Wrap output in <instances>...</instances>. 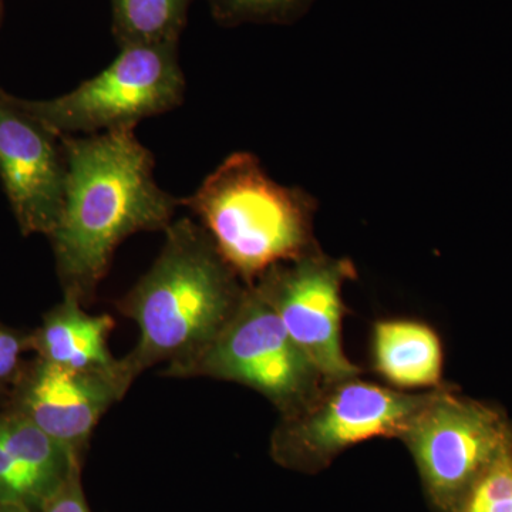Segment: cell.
I'll list each match as a JSON object with an SVG mask.
<instances>
[{
  "label": "cell",
  "instance_id": "6",
  "mask_svg": "<svg viewBox=\"0 0 512 512\" xmlns=\"http://www.w3.org/2000/svg\"><path fill=\"white\" fill-rule=\"evenodd\" d=\"M161 375L244 384L266 397L282 416L298 412L326 384L254 286H248L238 311L200 355Z\"/></svg>",
  "mask_w": 512,
  "mask_h": 512
},
{
  "label": "cell",
  "instance_id": "13",
  "mask_svg": "<svg viewBox=\"0 0 512 512\" xmlns=\"http://www.w3.org/2000/svg\"><path fill=\"white\" fill-rule=\"evenodd\" d=\"M376 372L397 389H437L443 375V346L430 326L417 320H379L373 326Z\"/></svg>",
  "mask_w": 512,
  "mask_h": 512
},
{
  "label": "cell",
  "instance_id": "1",
  "mask_svg": "<svg viewBox=\"0 0 512 512\" xmlns=\"http://www.w3.org/2000/svg\"><path fill=\"white\" fill-rule=\"evenodd\" d=\"M62 138L66 188L50 235L64 295L96 298L117 248L138 232L165 231L180 200L154 180V156L136 128Z\"/></svg>",
  "mask_w": 512,
  "mask_h": 512
},
{
  "label": "cell",
  "instance_id": "20",
  "mask_svg": "<svg viewBox=\"0 0 512 512\" xmlns=\"http://www.w3.org/2000/svg\"><path fill=\"white\" fill-rule=\"evenodd\" d=\"M0 13H2V0H0Z\"/></svg>",
  "mask_w": 512,
  "mask_h": 512
},
{
  "label": "cell",
  "instance_id": "16",
  "mask_svg": "<svg viewBox=\"0 0 512 512\" xmlns=\"http://www.w3.org/2000/svg\"><path fill=\"white\" fill-rule=\"evenodd\" d=\"M454 512H512V443L471 485Z\"/></svg>",
  "mask_w": 512,
  "mask_h": 512
},
{
  "label": "cell",
  "instance_id": "9",
  "mask_svg": "<svg viewBox=\"0 0 512 512\" xmlns=\"http://www.w3.org/2000/svg\"><path fill=\"white\" fill-rule=\"evenodd\" d=\"M66 175L62 138L0 89V178L23 235L55 231Z\"/></svg>",
  "mask_w": 512,
  "mask_h": 512
},
{
  "label": "cell",
  "instance_id": "15",
  "mask_svg": "<svg viewBox=\"0 0 512 512\" xmlns=\"http://www.w3.org/2000/svg\"><path fill=\"white\" fill-rule=\"evenodd\" d=\"M214 19L225 28L242 23L289 25L302 18L315 0H205Z\"/></svg>",
  "mask_w": 512,
  "mask_h": 512
},
{
  "label": "cell",
  "instance_id": "10",
  "mask_svg": "<svg viewBox=\"0 0 512 512\" xmlns=\"http://www.w3.org/2000/svg\"><path fill=\"white\" fill-rule=\"evenodd\" d=\"M130 387L121 376L73 372L35 357L23 366L5 404L83 463L101 417Z\"/></svg>",
  "mask_w": 512,
  "mask_h": 512
},
{
  "label": "cell",
  "instance_id": "7",
  "mask_svg": "<svg viewBox=\"0 0 512 512\" xmlns=\"http://www.w3.org/2000/svg\"><path fill=\"white\" fill-rule=\"evenodd\" d=\"M433 512H454L478 477L512 443L504 414L450 387L431 390L400 437Z\"/></svg>",
  "mask_w": 512,
  "mask_h": 512
},
{
  "label": "cell",
  "instance_id": "17",
  "mask_svg": "<svg viewBox=\"0 0 512 512\" xmlns=\"http://www.w3.org/2000/svg\"><path fill=\"white\" fill-rule=\"evenodd\" d=\"M26 352H32V333L0 323V393L8 392L18 379Z\"/></svg>",
  "mask_w": 512,
  "mask_h": 512
},
{
  "label": "cell",
  "instance_id": "19",
  "mask_svg": "<svg viewBox=\"0 0 512 512\" xmlns=\"http://www.w3.org/2000/svg\"><path fill=\"white\" fill-rule=\"evenodd\" d=\"M0 512H33L22 504L0 503Z\"/></svg>",
  "mask_w": 512,
  "mask_h": 512
},
{
  "label": "cell",
  "instance_id": "5",
  "mask_svg": "<svg viewBox=\"0 0 512 512\" xmlns=\"http://www.w3.org/2000/svg\"><path fill=\"white\" fill-rule=\"evenodd\" d=\"M430 394L399 392L359 376L326 383L306 406L282 416L271 437L272 460L286 470L318 474L363 441L400 439Z\"/></svg>",
  "mask_w": 512,
  "mask_h": 512
},
{
  "label": "cell",
  "instance_id": "3",
  "mask_svg": "<svg viewBox=\"0 0 512 512\" xmlns=\"http://www.w3.org/2000/svg\"><path fill=\"white\" fill-rule=\"evenodd\" d=\"M180 205L200 220L247 286L276 265L320 251L313 235L316 201L308 192L276 183L252 153L225 158Z\"/></svg>",
  "mask_w": 512,
  "mask_h": 512
},
{
  "label": "cell",
  "instance_id": "8",
  "mask_svg": "<svg viewBox=\"0 0 512 512\" xmlns=\"http://www.w3.org/2000/svg\"><path fill=\"white\" fill-rule=\"evenodd\" d=\"M355 276L352 261L318 251L274 266L251 285L278 313L288 335L326 383L360 375L342 345V289Z\"/></svg>",
  "mask_w": 512,
  "mask_h": 512
},
{
  "label": "cell",
  "instance_id": "18",
  "mask_svg": "<svg viewBox=\"0 0 512 512\" xmlns=\"http://www.w3.org/2000/svg\"><path fill=\"white\" fill-rule=\"evenodd\" d=\"M40 512H92L82 483V468H77L66 483L43 505Z\"/></svg>",
  "mask_w": 512,
  "mask_h": 512
},
{
  "label": "cell",
  "instance_id": "14",
  "mask_svg": "<svg viewBox=\"0 0 512 512\" xmlns=\"http://www.w3.org/2000/svg\"><path fill=\"white\" fill-rule=\"evenodd\" d=\"M192 0H111V30L120 47L180 43Z\"/></svg>",
  "mask_w": 512,
  "mask_h": 512
},
{
  "label": "cell",
  "instance_id": "11",
  "mask_svg": "<svg viewBox=\"0 0 512 512\" xmlns=\"http://www.w3.org/2000/svg\"><path fill=\"white\" fill-rule=\"evenodd\" d=\"M82 466L26 417L0 404V503L40 512Z\"/></svg>",
  "mask_w": 512,
  "mask_h": 512
},
{
  "label": "cell",
  "instance_id": "4",
  "mask_svg": "<svg viewBox=\"0 0 512 512\" xmlns=\"http://www.w3.org/2000/svg\"><path fill=\"white\" fill-rule=\"evenodd\" d=\"M178 43L120 47L103 72L50 100H22L23 109L59 137L136 128L183 103Z\"/></svg>",
  "mask_w": 512,
  "mask_h": 512
},
{
  "label": "cell",
  "instance_id": "12",
  "mask_svg": "<svg viewBox=\"0 0 512 512\" xmlns=\"http://www.w3.org/2000/svg\"><path fill=\"white\" fill-rule=\"evenodd\" d=\"M72 295L50 309L42 325L33 330L32 352L63 369L73 372L121 376L133 384L121 359L111 355L109 339L116 320L109 313L90 315Z\"/></svg>",
  "mask_w": 512,
  "mask_h": 512
},
{
  "label": "cell",
  "instance_id": "2",
  "mask_svg": "<svg viewBox=\"0 0 512 512\" xmlns=\"http://www.w3.org/2000/svg\"><path fill=\"white\" fill-rule=\"evenodd\" d=\"M164 247L146 275L117 302L136 323V348L121 359L134 380L150 367L190 362L220 335L248 286L222 259L204 227L181 218L165 229Z\"/></svg>",
  "mask_w": 512,
  "mask_h": 512
}]
</instances>
